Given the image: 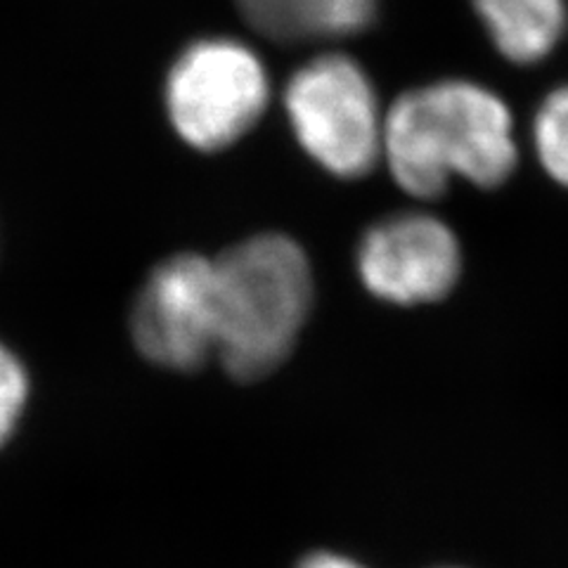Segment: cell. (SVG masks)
<instances>
[{
  "label": "cell",
  "instance_id": "obj_1",
  "mask_svg": "<svg viewBox=\"0 0 568 568\" xmlns=\"http://www.w3.org/2000/svg\"><path fill=\"white\" fill-rule=\"evenodd\" d=\"M514 119L488 88L450 79L403 93L384 114L382 162L415 200H436L450 178L497 187L517 169Z\"/></svg>",
  "mask_w": 568,
  "mask_h": 568
},
{
  "label": "cell",
  "instance_id": "obj_2",
  "mask_svg": "<svg viewBox=\"0 0 568 568\" xmlns=\"http://www.w3.org/2000/svg\"><path fill=\"white\" fill-rule=\"evenodd\" d=\"M216 265V358L242 382L268 377L304 329L313 306L311 261L298 242L280 233L230 246Z\"/></svg>",
  "mask_w": 568,
  "mask_h": 568
},
{
  "label": "cell",
  "instance_id": "obj_3",
  "mask_svg": "<svg viewBox=\"0 0 568 568\" xmlns=\"http://www.w3.org/2000/svg\"><path fill=\"white\" fill-rule=\"evenodd\" d=\"M284 110L313 162L327 173L355 181L382 162L384 114L363 67L348 55H320L296 69Z\"/></svg>",
  "mask_w": 568,
  "mask_h": 568
},
{
  "label": "cell",
  "instance_id": "obj_4",
  "mask_svg": "<svg viewBox=\"0 0 568 568\" xmlns=\"http://www.w3.org/2000/svg\"><path fill=\"white\" fill-rule=\"evenodd\" d=\"M175 133L200 152H221L252 131L271 100V79L256 52L235 39L187 45L166 79Z\"/></svg>",
  "mask_w": 568,
  "mask_h": 568
},
{
  "label": "cell",
  "instance_id": "obj_5",
  "mask_svg": "<svg viewBox=\"0 0 568 568\" xmlns=\"http://www.w3.org/2000/svg\"><path fill=\"white\" fill-rule=\"evenodd\" d=\"M131 332L138 351L154 365L187 372L216 358V265L202 254L162 261L138 292Z\"/></svg>",
  "mask_w": 568,
  "mask_h": 568
},
{
  "label": "cell",
  "instance_id": "obj_6",
  "mask_svg": "<svg viewBox=\"0 0 568 568\" xmlns=\"http://www.w3.org/2000/svg\"><path fill=\"white\" fill-rule=\"evenodd\" d=\"M358 275L369 294L396 306L434 304L448 296L462 271L453 230L429 213H394L358 244Z\"/></svg>",
  "mask_w": 568,
  "mask_h": 568
},
{
  "label": "cell",
  "instance_id": "obj_7",
  "mask_svg": "<svg viewBox=\"0 0 568 568\" xmlns=\"http://www.w3.org/2000/svg\"><path fill=\"white\" fill-rule=\"evenodd\" d=\"M237 8L265 39L304 43L363 31L375 20L377 0H237Z\"/></svg>",
  "mask_w": 568,
  "mask_h": 568
},
{
  "label": "cell",
  "instance_id": "obj_8",
  "mask_svg": "<svg viewBox=\"0 0 568 568\" xmlns=\"http://www.w3.org/2000/svg\"><path fill=\"white\" fill-rule=\"evenodd\" d=\"M474 10L514 64L545 60L566 31L564 0H474Z\"/></svg>",
  "mask_w": 568,
  "mask_h": 568
},
{
  "label": "cell",
  "instance_id": "obj_9",
  "mask_svg": "<svg viewBox=\"0 0 568 568\" xmlns=\"http://www.w3.org/2000/svg\"><path fill=\"white\" fill-rule=\"evenodd\" d=\"M532 140L542 169L568 187V85L549 93L540 104Z\"/></svg>",
  "mask_w": 568,
  "mask_h": 568
},
{
  "label": "cell",
  "instance_id": "obj_10",
  "mask_svg": "<svg viewBox=\"0 0 568 568\" xmlns=\"http://www.w3.org/2000/svg\"><path fill=\"white\" fill-rule=\"evenodd\" d=\"M29 400V375L22 361L0 344V448L12 438Z\"/></svg>",
  "mask_w": 568,
  "mask_h": 568
},
{
  "label": "cell",
  "instance_id": "obj_11",
  "mask_svg": "<svg viewBox=\"0 0 568 568\" xmlns=\"http://www.w3.org/2000/svg\"><path fill=\"white\" fill-rule=\"evenodd\" d=\"M301 568H361L358 564H353L344 557H334V555H315L301 564Z\"/></svg>",
  "mask_w": 568,
  "mask_h": 568
}]
</instances>
